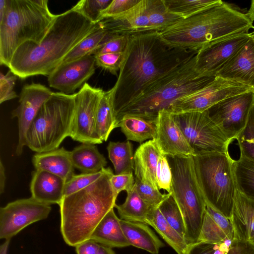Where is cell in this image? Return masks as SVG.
I'll use <instances>...</instances> for the list:
<instances>
[{"label":"cell","mask_w":254,"mask_h":254,"mask_svg":"<svg viewBox=\"0 0 254 254\" xmlns=\"http://www.w3.org/2000/svg\"><path fill=\"white\" fill-rule=\"evenodd\" d=\"M124 234L130 246L158 254L164 244L146 224L121 219Z\"/></svg>","instance_id":"obj_26"},{"label":"cell","mask_w":254,"mask_h":254,"mask_svg":"<svg viewBox=\"0 0 254 254\" xmlns=\"http://www.w3.org/2000/svg\"><path fill=\"white\" fill-rule=\"evenodd\" d=\"M93 23L73 7L57 16L39 44L27 42L14 53L8 68L19 78L49 76L66 56L95 30Z\"/></svg>","instance_id":"obj_2"},{"label":"cell","mask_w":254,"mask_h":254,"mask_svg":"<svg viewBox=\"0 0 254 254\" xmlns=\"http://www.w3.org/2000/svg\"><path fill=\"white\" fill-rule=\"evenodd\" d=\"M116 35L108 31L100 21L99 26L77 45L66 56L62 64L93 55L100 47Z\"/></svg>","instance_id":"obj_31"},{"label":"cell","mask_w":254,"mask_h":254,"mask_svg":"<svg viewBox=\"0 0 254 254\" xmlns=\"http://www.w3.org/2000/svg\"><path fill=\"white\" fill-rule=\"evenodd\" d=\"M249 241H250L254 245V237L251 239Z\"/></svg>","instance_id":"obj_58"},{"label":"cell","mask_w":254,"mask_h":254,"mask_svg":"<svg viewBox=\"0 0 254 254\" xmlns=\"http://www.w3.org/2000/svg\"><path fill=\"white\" fill-rule=\"evenodd\" d=\"M254 106V91L226 98L207 110L211 119L231 142L245 127Z\"/></svg>","instance_id":"obj_11"},{"label":"cell","mask_w":254,"mask_h":254,"mask_svg":"<svg viewBox=\"0 0 254 254\" xmlns=\"http://www.w3.org/2000/svg\"><path fill=\"white\" fill-rule=\"evenodd\" d=\"M247 14L250 19L253 22L254 21V0L251 1V7Z\"/></svg>","instance_id":"obj_57"},{"label":"cell","mask_w":254,"mask_h":254,"mask_svg":"<svg viewBox=\"0 0 254 254\" xmlns=\"http://www.w3.org/2000/svg\"><path fill=\"white\" fill-rule=\"evenodd\" d=\"M5 169L1 159L0 160V193L1 194L4 191L5 184Z\"/></svg>","instance_id":"obj_53"},{"label":"cell","mask_w":254,"mask_h":254,"mask_svg":"<svg viewBox=\"0 0 254 254\" xmlns=\"http://www.w3.org/2000/svg\"><path fill=\"white\" fill-rule=\"evenodd\" d=\"M156 180L159 190L163 189L171 193L172 175L167 156L161 154L156 170Z\"/></svg>","instance_id":"obj_43"},{"label":"cell","mask_w":254,"mask_h":254,"mask_svg":"<svg viewBox=\"0 0 254 254\" xmlns=\"http://www.w3.org/2000/svg\"><path fill=\"white\" fill-rule=\"evenodd\" d=\"M254 91L241 83L216 76L204 88L176 100L169 109L174 113L203 112L221 101Z\"/></svg>","instance_id":"obj_12"},{"label":"cell","mask_w":254,"mask_h":254,"mask_svg":"<svg viewBox=\"0 0 254 254\" xmlns=\"http://www.w3.org/2000/svg\"><path fill=\"white\" fill-rule=\"evenodd\" d=\"M109 158L113 164L116 175L134 170L132 145L129 141H110L107 147Z\"/></svg>","instance_id":"obj_33"},{"label":"cell","mask_w":254,"mask_h":254,"mask_svg":"<svg viewBox=\"0 0 254 254\" xmlns=\"http://www.w3.org/2000/svg\"><path fill=\"white\" fill-rule=\"evenodd\" d=\"M161 154L153 139L140 144L134 154L135 178L143 183L159 189L156 170Z\"/></svg>","instance_id":"obj_22"},{"label":"cell","mask_w":254,"mask_h":254,"mask_svg":"<svg viewBox=\"0 0 254 254\" xmlns=\"http://www.w3.org/2000/svg\"><path fill=\"white\" fill-rule=\"evenodd\" d=\"M35 170H43L58 176L66 181L74 175L70 151L64 147L36 153L32 159Z\"/></svg>","instance_id":"obj_23"},{"label":"cell","mask_w":254,"mask_h":254,"mask_svg":"<svg viewBox=\"0 0 254 254\" xmlns=\"http://www.w3.org/2000/svg\"><path fill=\"white\" fill-rule=\"evenodd\" d=\"M110 182L114 190L119 194L123 190L127 192L131 190L134 186L135 180L132 172H129L118 175L113 174Z\"/></svg>","instance_id":"obj_49"},{"label":"cell","mask_w":254,"mask_h":254,"mask_svg":"<svg viewBox=\"0 0 254 254\" xmlns=\"http://www.w3.org/2000/svg\"><path fill=\"white\" fill-rule=\"evenodd\" d=\"M17 75L10 70L6 74L2 72L0 74V103L2 104L6 101L13 99L18 97L14 90Z\"/></svg>","instance_id":"obj_45"},{"label":"cell","mask_w":254,"mask_h":254,"mask_svg":"<svg viewBox=\"0 0 254 254\" xmlns=\"http://www.w3.org/2000/svg\"><path fill=\"white\" fill-rule=\"evenodd\" d=\"M134 187L141 198L153 207H158L171 194L162 193L159 190L135 179Z\"/></svg>","instance_id":"obj_41"},{"label":"cell","mask_w":254,"mask_h":254,"mask_svg":"<svg viewBox=\"0 0 254 254\" xmlns=\"http://www.w3.org/2000/svg\"><path fill=\"white\" fill-rule=\"evenodd\" d=\"M66 181L48 172L35 170L30 185L31 197L44 203L60 204L64 198Z\"/></svg>","instance_id":"obj_21"},{"label":"cell","mask_w":254,"mask_h":254,"mask_svg":"<svg viewBox=\"0 0 254 254\" xmlns=\"http://www.w3.org/2000/svg\"><path fill=\"white\" fill-rule=\"evenodd\" d=\"M118 127H121L127 140L140 143L147 139H153L156 130V121L131 115L123 117Z\"/></svg>","instance_id":"obj_28"},{"label":"cell","mask_w":254,"mask_h":254,"mask_svg":"<svg viewBox=\"0 0 254 254\" xmlns=\"http://www.w3.org/2000/svg\"><path fill=\"white\" fill-rule=\"evenodd\" d=\"M197 179L206 204L230 219L237 188L229 152L193 156Z\"/></svg>","instance_id":"obj_8"},{"label":"cell","mask_w":254,"mask_h":254,"mask_svg":"<svg viewBox=\"0 0 254 254\" xmlns=\"http://www.w3.org/2000/svg\"><path fill=\"white\" fill-rule=\"evenodd\" d=\"M147 11L153 31H162L183 19L168 9L163 0H147Z\"/></svg>","instance_id":"obj_35"},{"label":"cell","mask_w":254,"mask_h":254,"mask_svg":"<svg viewBox=\"0 0 254 254\" xmlns=\"http://www.w3.org/2000/svg\"><path fill=\"white\" fill-rule=\"evenodd\" d=\"M141 0H112L108 6L101 12L100 21L114 17L129 9Z\"/></svg>","instance_id":"obj_47"},{"label":"cell","mask_w":254,"mask_h":254,"mask_svg":"<svg viewBox=\"0 0 254 254\" xmlns=\"http://www.w3.org/2000/svg\"><path fill=\"white\" fill-rule=\"evenodd\" d=\"M90 239L101 245L110 248L130 246L114 208L104 217L92 233Z\"/></svg>","instance_id":"obj_25"},{"label":"cell","mask_w":254,"mask_h":254,"mask_svg":"<svg viewBox=\"0 0 254 254\" xmlns=\"http://www.w3.org/2000/svg\"><path fill=\"white\" fill-rule=\"evenodd\" d=\"M129 35H116L100 47L94 52L93 55L125 52L128 44Z\"/></svg>","instance_id":"obj_46"},{"label":"cell","mask_w":254,"mask_h":254,"mask_svg":"<svg viewBox=\"0 0 254 254\" xmlns=\"http://www.w3.org/2000/svg\"><path fill=\"white\" fill-rule=\"evenodd\" d=\"M127 192L125 201L122 204H116L115 205L120 219L146 224L148 214L154 207L150 206L141 198L134 186Z\"/></svg>","instance_id":"obj_30"},{"label":"cell","mask_w":254,"mask_h":254,"mask_svg":"<svg viewBox=\"0 0 254 254\" xmlns=\"http://www.w3.org/2000/svg\"><path fill=\"white\" fill-rule=\"evenodd\" d=\"M156 130L153 140L162 154L167 156L190 157L194 151L175 122L172 112L161 110L156 120Z\"/></svg>","instance_id":"obj_17"},{"label":"cell","mask_w":254,"mask_h":254,"mask_svg":"<svg viewBox=\"0 0 254 254\" xmlns=\"http://www.w3.org/2000/svg\"><path fill=\"white\" fill-rule=\"evenodd\" d=\"M10 240H5L0 246V254H7Z\"/></svg>","instance_id":"obj_56"},{"label":"cell","mask_w":254,"mask_h":254,"mask_svg":"<svg viewBox=\"0 0 254 254\" xmlns=\"http://www.w3.org/2000/svg\"><path fill=\"white\" fill-rule=\"evenodd\" d=\"M95 65V59L92 55L61 64L48 76L49 85L61 93L73 94L93 75Z\"/></svg>","instance_id":"obj_18"},{"label":"cell","mask_w":254,"mask_h":254,"mask_svg":"<svg viewBox=\"0 0 254 254\" xmlns=\"http://www.w3.org/2000/svg\"><path fill=\"white\" fill-rule=\"evenodd\" d=\"M197 52L170 46L157 31L130 35L117 80L109 90L115 116L152 83Z\"/></svg>","instance_id":"obj_1"},{"label":"cell","mask_w":254,"mask_h":254,"mask_svg":"<svg viewBox=\"0 0 254 254\" xmlns=\"http://www.w3.org/2000/svg\"><path fill=\"white\" fill-rule=\"evenodd\" d=\"M74 168L82 173H94L102 170L107 164L106 158L95 144L82 143L70 151Z\"/></svg>","instance_id":"obj_27"},{"label":"cell","mask_w":254,"mask_h":254,"mask_svg":"<svg viewBox=\"0 0 254 254\" xmlns=\"http://www.w3.org/2000/svg\"><path fill=\"white\" fill-rule=\"evenodd\" d=\"M103 172L104 168L97 173L73 175L65 182L64 197L80 190L94 183L102 175Z\"/></svg>","instance_id":"obj_42"},{"label":"cell","mask_w":254,"mask_h":254,"mask_svg":"<svg viewBox=\"0 0 254 254\" xmlns=\"http://www.w3.org/2000/svg\"><path fill=\"white\" fill-rule=\"evenodd\" d=\"M112 0H81L72 7L93 23L100 22L101 12L106 9Z\"/></svg>","instance_id":"obj_40"},{"label":"cell","mask_w":254,"mask_h":254,"mask_svg":"<svg viewBox=\"0 0 254 254\" xmlns=\"http://www.w3.org/2000/svg\"><path fill=\"white\" fill-rule=\"evenodd\" d=\"M206 211L224 232L228 239L232 241L235 238V233L231 219L207 204Z\"/></svg>","instance_id":"obj_48"},{"label":"cell","mask_w":254,"mask_h":254,"mask_svg":"<svg viewBox=\"0 0 254 254\" xmlns=\"http://www.w3.org/2000/svg\"><path fill=\"white\" fill-rule=\"evenodd\" d=\"M168 223L185 239L186 229L182 214L176 201L170 195L158 206Z\"/></svg>","instance_id":"obj_37"},{"label":"cell","mask_w":254,"mask_h":254,"mask_svg":"<svg viewBox=\"0 0 254 254\" xmlns=\"http://www.w3.org/2000/svg\"><path fill=\"white\" fill-rule=\"evenodd\" d=\"M110 168L86 188L64 196L59 204L61 231L68 245L76 247L90 239L94 230L107 213L115 207L118 194L110 178Z\"/></svg>","instance_id":"obj_4"},{"label":"cell","mask_w":254,"mask_h":254,"mask_svg":"<svg viewBox=\"0 0 254 254\" xmlns=\"http://www.w3.org/2000/svg\"><path fill=\"white\" fill-rule=\"evenodd\" d=\"M75 93L53 92L41 106L26 134V146L36 153L59 147L70 137L75 114Z\"/></svg>","instance_id":"obj_7"},{"label":"cell","mask_w":254,"mask_h":254,"mask_svg":"<svg viewBox=\"0 0 254 254\" xmlns=\"http://www.w3.org/2000/svg\"><path fill=\"white\" fill-rule=\"evenodd\" d=\"M124 53H111L94 56L96 65L117 75V71L120 70Z\"/></svg>","instance_id":"obj_44"},{"label":"cell","mask_w":254,"mask_h":254,"mask_svg":"<svg viewBox=\"0 0 254 254\" xmlns=\"http://www.w3.org/2000/svg\"><path fill=\"white\" fill-rule=\"evenodd\" d=\"M236 139L240 155L254 162V106L253 107L245 127Z\"/></svg>","instance_id":"obj_38"},{"label":"cell","mask_w":254,"mask_h":254,"mask_svg":"<svg viewBox=\"0 0 254 254\" xmlns=\"http://www.w3.org/2000/svg\"><path fill=\"white\" fill-rule=\"evenodd\" d=\"M6 10V0H0V21L4 18Z\"/></svg>","instance_id":"obj_54"},{"label":"cell","mask_w":254,"mask_h":254,"mask_svg":"<svg viewBox=\"0 0 254 254\" xmlns=\"http://www.w3.org/2000/svg\"><path fill=\"white\" fill-rule=\"evenodd\" d=\"M56 16L50 11L47 0H6V13L0 21V65L8 67L24 43H40Z\"/></svg>","instance_id":"obj_6"},{"label":"cell","mask_w":254,"mask_h":254,"mask_svg":"<svg viewBox=\"0 0 254 254\" xmlns=\"http://www.w3.org/2000/svg\"><path fill=\"white\" fill-rule=\"evenodd\" d=\"M233 170L237 190L254 200V162L240 155L234 160Z\"/></svg>","instance_id":"obj_34"},{"label":"cell","mask_w":254,"mask_h":254,"mask_svg":"<svg viewBox=\"0 0 254 254\" xmlns=\"http://www.w3.org/2000/svg\"><path fill=\"white\" fill-rule=\"evenodd\" d=\"M196 55L152 83L138 98L116 115L118 126L125 115L155 121L159 112L169 110L178 99L210 84L215 76L204 75L195 68Z\"/></svg>","instance_id":"obj_5"},{"label":"cell","mask_w":254,"mask_h":254,"mask_svg":"<svg viewBox=\"0 0 254 254\" xmlns=\"http://www.w3.org/2000/svg\"><path fill=\"white\" fill-rule=\"evenodd\" d=\"M226 254H254V245L249 240L234 238Z\"/></svg>","instance_id":"obj_50"},{"label":"cell","mask_w":254,"mask_h":254,"mask_svg":"<svg viewBox=\"0 0 254 254\" xmlns=\"http://www.w3.org/2000/svg\"><path fill=\"white\" fill-rule=\"evenodd\" d=\"M100 246L90 239L78 244L75 247V250L77 254H97Z\"/></svg>","instance_id":"obj_52"},{"label":"cell","mask_w":254,"mask_h":254,"mask_svg":"<svg viewBox=\"0 0 254 254\" xmlns=\"http://www.w3.org/2000/svg\"><path fill=\"white\" fill-rule=\"evenodd\" d=\"M253 35H254V31L253 32Z\"/></svg>","instance_id":"obj_59"},{"label":"cell","mask_w":254,"mask_h":254,"mask_svg":"<svg viewBox=\"0 0 254 254\" xmlns=\"http://www.w3.org/2000/svg\"><path fill=\"white\" fill-rule=\"evenodd\" d=\"M146 224L152 226L178 254H184L188 244L168 223L158 207L152 209L147 216Z\"/></svg>","instance_id":"obj_29"},{"label":"cell","mask_w":254,"mask_h":254,"mask_svg":"<svg viewBox=\"0 0 254 254\" xmlns=\"http://www.w3.org/2000/svg\"><path fill=\"white\" fill-rule=\"evenodd\" d=\"M227 240L225 234L206 210L198 241L220 244Z\"/></svg>","instance_id":"obj_39"},{"label":"cell","mask_w":254,"mask_h":254,"mask_svg":"<svg viewBox=\"0 0 254 254\" xmlns=\"http://www.w3.org/2000/svg\"><path fill=\"white\" fill-rule=\"evenodd\" d=\"M97 254H116V253L112 248L101 245Z\"/></svg>","instance_id":"obj_55"},{"label":"cell","mask_w":254,"mask_h":254,"mask_svg":"<svg viewBox=\"0 0 254 254\" xmlns=\"http://www.w3.org/2000/svg\"><path fill=\"white\" fill-rule=\"evenodd\" d=\"M51 209L32 197L7 203L0 209V238L10 240L29 225L46 219Z\"/></svg>","instance_id":"obj_14"},{"label":"cell","mask_w":254,"mask_h":254,"mask_svg":"<svg viewBox=\"0 0 254 254\" xmlns=\"http://www.w3.org/2000/svg\"><path fill=\"white\" fill-rule=\"evenodd\" d=\"M252 33L230 36L204 46L196 55L195 68L202 74L215 76L248 42Z\"/></svg>","instance_id":"obj_15"},{"label":"cell","mask_w":254,"mask_h":254,"mask_svg":"<svg viewBox=\"0 0 254 254\" xmlns=\"http://www.w3.org/2000/svg\"><path fill=\"white\" fill-rule=\"evenodd\" d=\"M101 22L108 31L117 35L153 31L148 15L147 0H141L127 11Z\"/></svg>","instance_id":"obj_20"},{"label":"cell","mask_w":254,"mask_h":254,"mask_svg":"<svg viewBox=\"0 0 254 254\" xmlns=\"http://www.w3.org/2000/svg\"><path fill=\"white\" fill-rule=\"evenodd\" d=\"M46 86L39 83L24 85L21 91L19 105L11 112L12 118H17L18 126V142L16 154L20 156L26 146V134L43 104L52 95Z\"/></svg>","instance_id":"obj_16"},{"label":"cell","mask_w":254,"mask_h":254,"mask_svg":"<svg viewBox=\"0 0 254 254\" xmlns=\"http://www.w3.org/2000/svg\"><path fill=\"white\" fill-rule=\"evenodd\" d=\"M253 22L243 13L220 0L208 8L159 32L170 46L198 51L218 40L249 33Z\"/></svg>","instance_id":"obj_3"},{"label":"cell","mask_w":254,"mask_h":254,"mask_svg":"<svg viewBox=\"0 0 254 254\" xmlns=\"http://www.w3.org/2000/svg\"><path fill=\"white\" fill-rule=\"evenodd\" d=\"M216 76L238 82L254 90V36L217 73Z\"/></svg>","instance_id":"obj_19"},{"label":"cell","mask_w":254,"mask_h":254,"mask_svg":"<svg viewBox=\"0 0 254 254\" xmlns=\"http://www.w3.org/2000/svg\"><path fill=\"white\" fill-rule=\"evenodd\" d=\"M103 91L85 83L75 93V114L70 137L82 143L100 144L102 141L97 135L96 118Z\"/></svg>","instance_id":"obj_13"},{"label":"cell","mask_w":254,"mask_h":254,"mask_svg":"<svg viewBox=\"0 0 254 254\" xmlns=\"http://www.w3.org/2000/svg\"><path fill=\"white\" fill-rule=\"evenodd\" d=\"M172 175L173 196L181 212L188 244L198 241L206 204L195 174L193 156H167Z\"/></svg>","instance_id":"obj_9"},{"label":"cell","mask_w":254,"mask_h":254,"mask_svg":"<svg viewBox=\"0 0 254 254\" xmlns=\"http://www.w3.org/2000/svg\"><path fill=\"white\" fill-rule=\"evenodd\" d=\"M116 127L118 123L110 91H104L97 111L96 133L102 141H106L112 131Z\"/></svg>","instance_id":"obj_32"},{"label":"cell","mask_w":254,"mask_h":254,"mask_svg":"<svg viewBox=\"0 0 254 254\" xmlns=\"http://www.w3.org/2000/svg\"><path fill=\"white\" fill-rule=\"evenodd\" d=\"M172 113L195 155L228 152L231 142L211 119L207 110L203 112Z\"/></svg>","instance_id":"obj_10"},{"label":"cell","mask_w":254,"mask_h":254,"mask_svg":"<svg viewBox=\"0 0 254 254\" xmlns=\"http://www.w3.org/2000/svg\"><path fill=\"white\" fill-rule=\"evenodd\" d=\"M235 239L250 240L254 237V200L248 198L237 190L230 218Z\"/></svg>","instance_id":"obj_24"},{"label":"cell","mask_w":254,"mask_h":254,"mask_svg":"<svg viewBox=\"0 0 254 254\" xmlns=\"http://www.w3.org/2000/svg\"><path fill=\"white\" fill-rule=\"evenodd\" d=\"M220 0H163L168 9L183 19L188 18L213 5Z\"/></svg>","instance_id":"obj_36"},{"label":"cell","mask_w":254,"mask_h":254,"mask_svg":"<svg viewBox=\"0 0 254 254\" xmlns=\"http://www.w3.org/2000/svg\"><path fill=\"white\" fill-rule=\"evenodd\" d=\"M217 244L198 241L188 245L184 254H214Z\"/></svg>","instance_id":"obj_51"}]
</instances>
